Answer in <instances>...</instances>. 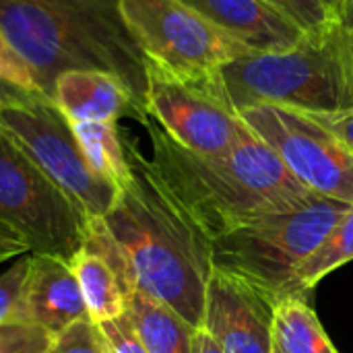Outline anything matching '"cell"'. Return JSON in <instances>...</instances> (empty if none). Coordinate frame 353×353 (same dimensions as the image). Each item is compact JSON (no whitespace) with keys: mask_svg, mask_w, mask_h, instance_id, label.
<instances>
[{"mask_svg":"<svg viewBox=\"0 0 353 353\" xmlns=\"http://www.w3.org/2000/svg\"><path fill=\"white\" fill-rule=\"evenodd\" d=\"M192 353H223L219 350V345L203 331L199 329L194 335V345H192Z\"/></svg>","mask_w":353,"mask_h":353,"instance_id":"cell-30","label":"cell"},{"mask_svg":"<svg viewBox=\"0 0 353 353\" xmlns=\"http://www.w3.org/2000/svg\"><path fill=\"white\" fill-rule=\"evenodd\" d=\"M70 126L91 170L120 192L132 172L118 122H70Z\"/></svg>","mask_w":353,"mask_h":353,"instance_id":"cell-18","label":"cell"},{"mask_svg":"<svg viewBox=\"0 0 353 353\" xmlns=\"http://www.w3.org/2000/svg\"><path fill=\"white\" fill-rule=\"evenodd\" d=\"M205 19L228 31L250 52H285L306 31L267 0H182Z\"/></svg>","mask_w":353,"mask_h":353,"instance_id":"cell-13","label":"cell"},{"mask_svg":"<svg viewBox=\"0 0 353 353\" xmlns=\"http://www.w3.org/2000/svg\"><path fill=\"white\" fill-rule=\"evenodd\" d=\"M52 101L68 122H118L124 116L139 118L145 108L130 89L103 70H68L52 87Z\"/></svg>","mask_w":353,"mask_h":353,"instance_id":"cell-14","label":"cell"},{"mask_svg":"<svg viewBox=\"0 0 353 353\" xmlns=\"http://www.w3.org/2000/svg\"><path fill=\"white\" fill-rule=\"evenodd\" d=\"M321 120L337 139H341L353 151V110L339 112V114H312Z\"/></svg>","mask_w":353,"mask_h":353,"instance_id":"cell-28","label":"cell"},{"mask_svg":"<svg viewBox=\"0 0 353 353\" xmlns=\"http://www.w3.org/2000/svg\"><path fill=\"white\" fill-rule=\"evenodd\" d=\"M0 221L35 254L72 261L89 240L91 221L77 205L0 132Z\"/></svg>","mask_w":353,"mask_h":353,"instance_id":"cell-8","label":"cell"},{"mask_svg":"<svg viewBox=\"0 0 353 353\" xmlns=\"http://www.w3.org/2000/svg\"><path fill=\"white\" fill-rule=\"evenodd\" d=\"M97 331L108 347V353H149L141 339L137 337L126 312L116 321L97 325Z\"/></svg>","mask_w":353,"mask_h":353,"instance_id":"cell-25","label":"cell"},{"mask_svg":"<svg viewBox=\"0 0 353 353\" xmlns=\"http://www.w3.org/2000/svg\"><path fill=\"white\" fill-rule=\"evenodd\" d=\"M120 12L147 64L211 95L221 68L250 54L182 0H120Z\"/></svg>","mask_w":353,"mask_h":353,"instance_id":"cell-6","label":"cell"},{"mask_svg":"<svg viewBox=\"0 0 353 353\" xmlns=\"http://www.w3.org/2000/svg\"><path fill=\"white\" fill-rule=\"evenodd\" d=\"M46 353H108V347L97 331V325L87 319L56 335Z\"/></svg>","mask_w":353,"mask_h":353,"instance_id":"cell-22","label":"cell"},{"mask_svg":"<svg viewBox=\"0 0 353 353\" xmlns=\"http://www.w3.org/2000/svg\"><path fill=\"white\" fill-rule=\"evenodd\" d=\"M126 316L149 353H192L196 327L174 308L149 296L141 288L126 283Z\"/></svg>","mask_w":353,"mask_h":353,"instance_id":"cell-15","label":"cell"},{"mask_svg":"<svg viewBox=\"0 0 353 353\" xmlns=\"http://www.w3.org/2000/svg\"><path fill=\"white\" fill-rule=\"evenodd\" d=\"M310 192L353 205V151L312 114L259 103L238 114Z\"/></svg>","mask_w":353,"mask_h":353,"instance_id":"cell-9","label":"cell"},{"mask_svg":"<svg viewBox=\"0 0 353 353\" xmlns=\"http://www.w3.org/2000/svg\"><path fill=\"white\" fill-rule=\"evenodd\" d=\"M236 114L275 103L308 114L353 110V60L329 21L285 52H250L221 68L215 85Z\"/></svg>","mask_w":353,"mask_h":353,"instance_id":"cell-4","label":"cell"},{"mask_svg":"<svg viewBox=\"0 0 353 353\" xmlns=\"http://www.w3.org/2000/svg\"><path fill=\"white\" fill-rule=\"evenodd\" d=\"M31 252L12 261V265L0 275V325L23 321L21 319V302H23V285L29 271Z\"/></svg>","mask_w":353,"mask_h":353,"instance_id":"cell-21","label":"cell"},{"mask_svg":"<svg viewBox=\"0 0 353 353\" xmlns=\"http://www.w3.org/2000/svg\"><path fill=\"white\" fill-rule=\"evenodd\" d=\"M0 33L52 99L68 70L116 74L145 108V56L132 39L120 0H0Z\"/></svg>","mask_w":353,"mask_h":353,"instance_id":"cell-3","label":"cell"},{"mask_svg":"<svg viewBox=\"0 0 353 353\" xmlns=\"http://www.w3.org/2000/svg\"><path fill=\"white\" fill-rule=\"evenodd\" d=\"M350 261H353V205L298 267L296 279L300 290L306 296H312V290L321 279Z\"/></svg>","mask_w":353,"mask_h":353,"instance_id":"cell-19","label":"cell"},{"mask_svg":"<svg viewBox=\"0 0 353 353\" xmlns=\"http://www.w3.org/2000/svg\"><path fill=\"white\" fill-rule=\"evenodd\" d=\"M137 120L151 141V168L211 240L312 194L248 126L230 151L199 155L180 147L147 112Z\"/></svg>","mask_w":353,"mask_h":353,"instance_id":"cell-2","label":"cell"},{"mask_svg":"<svg viewBox=\"0 0 353 353\" xmlns=\"http://www.w3.org/2000/svg\"><path fill=\"white\" fill-rule=\"evenodd\" d=\"M124 141L132 178L114 207L91 221L87 246L99 250L122 285L132 283L203 327L205 294L213 275V240L159 180L134 143Z\"/></svg>","mask_w":353,"mask_h":353,"instance_id":"cell-1","label":"cell"},{"mask_svg":"<svg viewBox=\"0 0 353 353\" xmlns=\"http://www.w3.org/2000/svg\"><path fill=\"white\" fill-rule=\"evenodd\" d=\"M323 2H325V4H327L329 8H335V6H337L339 2H343V0H323Z\"/></svg>","mask_w":353,"mask_h":353,"instance_id":"cell-31","label":"cell"},{"mask_svg":"<svg viewBox=\"0 0 353 353\" xmlns=\"http://www.w3.org/2000/svg\"><path fill=\"white\" fill-rule=\"evenodd\" d=\"M271 353H339L321 325L310 298L290 296L275 308Z\"/></svg>","mask_w":353,"mask_h":353,"instance_id":"cell-17","label":"cell"},{"mask_svg":"<svg viewBox=\"0 0 353 353\" xmlns=\"http://www.w3.org/2000/svg\"><path fill=\"white\" fill-rule=\"evenodd\" d=\"M35 97H41V95H35L31 91H25L12 83H6V81H0V105H12V103H27ZM50 99V97H48Z\"/></svg>","mask_w":353,"mask_h":353,"instance_id":"cell-29","label":"cell"},{"mask_svg":"<svg viewBox=\"0 0 353 353\" xmlns=\"http://www.w3.org/2000/svg\"><path fill=\"white\" fill-rule=\"evenodd\" d=\"M285 17H290L306 33H312L327 25L331 8L323 0H267Z\"/></svg>","mask_w":353,"mask_h":353,"instance_id":"cell-23","label":"cell"},{"mask_svg":"<svg viewBox=\"0 0 353 353\" xmlns=\"http://www.w3.org/2000/svg\"><path fill=\"white\" fill-rule=\"evenodd\" d=\"M0 81L12 83L25 91H31L35 95H43V91L37 85L35 74L31 72V68L19 58V54L10 48V43L4 39V35L0 33Z\"/></svg>","mask_w":353,"mask_h":353,"instance_id":"cell-24","label":"cell"},{"mask_svg":"<svg viewBox=\"0 0 353 353\" xmlns=\"http://www.w3.org/2000/svg\"><path fill=\"white\" fill-rule=\"evenodd\" d=\"M329 25L337 33V37L341 39L353 60V0H343L335 8H331Z\"/></svg>","mask_w":353,"mask_h":353,"instance_id":"cell-26","label":"cell"},{"mask_svg":"<svg viewBox=\"0 0 353 353\" xmlns=\"http://www.w3.org/2000/svg\"><path fill=\"white\" fill-rule=\"evenodd\" d=\"M277 304L273 296L244 277L213 269L201 329L223 353H271Z\"/></svg>","mask_w":353,"mask_h":353,"instance_id":"cell-11","label":"cell"},{"mask_svg":"<svg viewBox=\"0 0 353 353\" xmlns=\"http://www.w3.org/2000/svg\"><path fill=\"white\" fill-rule=\"evenodd\" d=\"M89 321L95 325L116 321L126 312V294L114 265L95 248H81L70 261Z\"/></svg>","mask_w":353,"mask_h":353,"instance_id":"cell-16","label":"cell"},{"mask_svg":"<svg viewBox=\"0 0 353 353\" xmlns=\"http://www.w3.org/2000/svg\"><path fill=\"white\" fill-rule=\"evenodd\" d=\"M350 207L312 192L298 205L250 219L213 240V267L244 277L277 302L310 298L296 271Z\"/></svg>","mask_w":353,"mask_h":353,"instance_id":"cell-5","label":"cell"},{"mask_svg":"<svg viewBox=\"0 0 353 353\" xmlns=\"http://www.w3.org/2000/svg\"><path fill=\"white\" fill-rule=\"evenodd\" d=\"M21 319L46 329L54 337L74 323L89 319L70 261L31 252L23 285Z\"/></svg>","mask_w":353,"mask_h":353,"instance_id":"cell-12","label":"cell"},{"mask_svg":"<svg viewBox=\"0 0 353 353\" xmlns=\"http://www.w3.org/2000/svg\"><path fill=\"white\" fill-rule=\"evenodd\" d=\"M145 112L184 149L219 155L244 132L242 118L203 87L178 81L145 62Z\"/></svg>","mask_w":353,"mask_h":353,"instance_id":"cell-10","label":"cell"},{"mask_svg":"<svg viewBox=\"0 0 353 353\" xmlns=\"http://www.w3.org/2000/svg\"><path fill=\"white\" fill-rule=\"evenodd\" d=\"M31 248L29 244L6 223L0 221V265L8 263V261H17L23 254H29Z\"/></svg>","mask_w":353,"mask_h":353,"instance_id":"cell-27","label":"cell"},{"mask_svg":"<svg viewBox=\"0 0 353 353\" xmlns=\"http://www.w3.org/2000/svg\"><path fill=\"white\" fill-rule=\"evenodd\" d=\"M54 343V335L46 329L14 321L0 325V353H46Z\"/></svg>","mask_w":353,"mask_h":353,"instance_id":"cell-20","label":"cell"},{"mask_svg":"<svg viewBox=\"0 0 353 353\" xmlns=\"http://www.w3.org/2000/svg\"><path fill=\"white\" fill-rule=\"evenodd\" d=\"M0 132L12 141L87 217L101 219L118 190L87 163L70 122L48 97L0 105Z\"/></svg>","mask_w":353,"mask_h":353,"instance_id":"cell-7","label":"cell"}]
</instances>
